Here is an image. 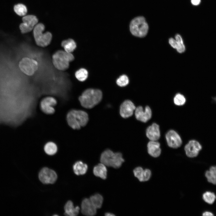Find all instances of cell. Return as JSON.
<instances>
[{"label":"cell","instance_id":"ac0fdd59","mask_svg":"<svg viewBox=\"0 0 216 216\" xmlns=\"http://www.w3.org/2000/svg\"><path fill=\"white\" fill-rule=\"evenodd\" d=\"M147 146L148 153L151 156L157 158L160 156L161 150L159 142L156 141H151L148 142Z\"/></svg>","mask_w":216,"mask_h":216},{"label":"cell","instance_id":"cb8c5ba5","mask_svg":"<svg viewBox=\"0 0 216 216\" xmlns=\"http://www.w3.org/2000/svg\"><path fill=\"white\" fill-rule=\"evenodd\" d=\"M45 152L49 155H52L55 154L57 151L58 148L56 144L52 141L46 142L44 147Z\"/></svg>","mask_w":216,"mask_h":216},{"label":"cell","instance_id":"9a60e30c","mask_svg":"<svg viewBox=\"0 0 216 216\" xmlns=\"http://www.w3.org/2000/svg\"><path fill=\"white\" fill-rule=\"evenodd\" d=\"M97 209L89 198H85L82 201L81 211L83 214L86 216H94L96 213Z\"/></svg>","mask_w":216,"mask_h":216},{"label":"cell","instance_id":"d4e9b609","mask_svg":"<svg viewBox=\"0 0 216 216\" xmlns=\"http://www.w3.org/2000/svg\"><path fill=\"white\" fill-rule=\"evenodd\" d=\"M89 199L97 209L101 207L103 202V198L101 195L96 194L91 196Z\"/></svg>","mask_w":216,"mask_h":216},{"label":"cell","instance_id":"9c48e42d","mask_svg":"<svg viewBox=\"0 0 216 216\" xmlns=\"http://www.w3.org/2000/svg\"><path fill=\"white\" fill-rule=\"evenodd\" d=\"M23 22L20 25V28L22 33H26L31 31L37 24L38 20L33 15L25 16L22 18Z\"/></svg>","mask_w":216,"mask_h":216},{"label":"cell","instance_id":"1f68e13d","mask_svg":"<svg viewBox=\"0 0 216 216\" xmlns=\"http://www.w3.org/2000/svg\"><path fill=\"white\" fill-rule=\"evenodd\" d=\"M169 44L173 48L176 49L178 47V43L176 39L170 38L169 39Z\"/></svg>","mask_w":216,"mask_h":216},{"label":"cell","instance_id":"ba28073f","mask_svg":"<svg viewBox=\"0 0 216 216\" xmlns=\"http://www.w3.org/2000/svg\"><path fill=\"white\" fill-rule=\"evenodd\" d=\"M56 99L52 96H47L43 98L39 104L41 111L46 115H52L55 112V107L57 105Z\"/></svg>","mask_w":216,"mask_h":216},{"label":"cell","instance_id":"4fadbf2b","mask_svg":"<svg viewBox=\"0 0 216 216\" xmlns=\"http://www.w3.org/2000/svg\"><path fill=\"white\" fill-rule=\"evenodd\" d=\"M136 108L135 105L131 101L125 100L120 106V115L123 118H129L133 115Z\"/></svg>","mask_w":216,"mask_h":216},{"label":"cell","instance_id":"e0dca14e","mask_svg":"<svg viewBox=\"0 0 216 216\" xmlns=\"http://www.w3.org/2000/svg\"><path fill=\"white\" fill-rule=\"evenodd\" d=\"M146 135L151 141H156L158 140L160 137L159 125L154 123L149 126L146 129Z\"/></svg>","mask_w":216,"mask_h":216},{"label":"cell","instance_id":"6da1fadb","mask_svg":"<svg viewBox=\"0 0 216 216\" xmlns=\"http://www.w3.org/2000/svg\"><path fill=\"white\" fill-rule=\"evenodd\" d=\"M68 126L73 130H79L87 124L88 116L87 113L80 110L72 109L69 110L66 116Z\"/></svg>","mask_w":216,"mask_h":216},{"label":"cell","instance_id":"7c38bea8","mask_svg":"<svg viewBox=\"0 0 216 216\" xmlns=\"http://www.w3.org/2000/svg\"><path fill=\"white\" fill-rule=\"evenodd\" d=\"M166 138L168 146L171 148H177L182 144L181 137L174 130L169 131L166 135Z\"/></svg>","mask_w":216,"mask_h":216},{"label":"cell","instance_id":"5b68a950","mask_svg":"<svg viewBox=\"0 0 216 216\" xmlns=\"http://www.w3.org/2000/svg\"><path fill=\"white\" fill-rule=\"evenodd\" d=\"M130 29L133 35L142 38L147 34L148 26L144 17L139 16L135 18L131 21Z\"/></svg>","mask_w":216,"mask_h":216},{"label":"cell","instance_id":"7a4b0ae2","mask_svg":"<svg viewBox=\"0 0 216 216\" xmlns=\"http://www.w3.org/2000/svg\"><path fill=\"white\" fill-rule=\"evenodd\" d=\"M102 93L99 89L88 88L85 90L79 98L80 103L83 107L92 108L101 100Z\"/></svg>","mask_w":216,"mask_h":216},{"label":"cell","instance_id":"f546056e","mask_svg":"<svg viewBox=\"0 0 216 216\" xmlns=\"http://www.w3.org/2000/svg\"><path fill=\"white\" fill-rule=\"evenodd\" d=\"M117 85L120 87H124L127 86L129 82L128 77L125 75L120 76L116 81Z\"/></svg>","mask_w":216,"mask_h":216},{"label":"cell","instance_id":"484cf974","mask_svg":"<svg viewBox=\"0 0 216 216\" xmlns=\"http://www.w3.org/2000/svg\"><path fill=\"white\" fill-rule=\"evenodd\" d=\"M202 198L203 200L207 203L212 204L216 199V196L213 192L207 191L203 194Z\"/></svg>","mask_w":216,"mask_h":216},{"label":"cell","instance_id":"d6a6232c","mask_svg":"<svg viewBox=\"0 0 216 216\" xmlns=\"http://www.w3.org/2000/svg\"><path fill=\"white\" fill-rule=\"evenodd\" d=\"M202 215L203 216H214V215L213 213L211 212L206 211L202 213Z\"/></svg>","mask_w":216,"mask_h":216},{"label":"cell","instance_id":"5bb4252c","mask_svg":"<svg viewBox=\"0 0 216 216\" xmlns=\"http://www.w3.org/2000/svg\"><path fill=\"white\" fill-rule=\"evenodd\" d=\"M135 115L136 118L137 120L143 122H146L151 118L152 111L148 106L145 107L144 110L142 106H139L136 108Z\"/></svg>","mask_w":216,"mask_h":216},{"label":"cell","instance_id":"836d02e7","mask_svg":"<svg viewBox=\"0 0 216 216\" xmlns=\"http://www.w3.org/2000/svg\"><path fill=\"white\" fill-rule=\"evenodd\" d=\"M192 4L194 5H197L200 3V0H191Z\"/></svg>","mask_w":216,"mask_h":216},{"label":"cell","instance_id":"8992f818","mask_svg":"<svg viewBox=\"0 0 216 216\" xmlns=\"http://www.w3.org/2000/svg\"><path fill=\"white\" fill-rule=\"evenodd\" d=\"M45 29L43 24L39 23L34 27L33 30L34 38L36 44L42 47H45L50 44L52 36L51 33L46 32L43 33Z\"/></svg>","mask_w":216,"mask_h":216},{"label":"cell","instance_id":"277c9868","mask_svg":"<svg viewBox=\"0 0 216 216\" xmlns=\"http://www.w3.org/2000/svg\"><path fill=\"white\" fill-rule=\"evenodd\" d=\"M74 59L71 53L65 51L59 50L52 55V63L54 67L57 69L64 71L69 67V63Z\"/></svg>","mask_w":216,"mask_h":216},{"label":"cell","instance_id":"52a82bcc","mask_svg":"<svg viewBox=\"0 0 216 216\" xmlns=\"http://www.w3.org/2000/svg\"><path fill=\"white\" fill-rule=\"evenodd\" d=\"M19 66L23 73L29 76L33 75L38 68L37 61L28 57L22 58L19 63Z\"/></svg>","mask_w":216,"mask_h":216},{"label":"cell","instance_id":"8fae6325","mask_svg":"<svg viewBox=\"0 0 216 216\" xmlns=\"http://www.w3.org/2000/svg\"><path fill=\"white\" fill-rule=\"evenodd\" d=\"M202 148L201 144L195 140L190 141L184 147L186 155L190 158L196 157Z\"/></svg>","mask_w":216,"mask_h":216},{"label":"cell","instance_id":"30bf717a","mask_svg":"<svg viewBox=\"0 0 216 216\" xmlns=\"http://www.w3.org/2000/svg\"><path fill=\"white\" fill-rule=\"evenodd\" d=\"M57 177V175L55 171L47 167L42 168L39 174L40 180L45 184L54 183Z\"/></svg>","mask_w":216,"mask_h":216},{"label":"cell","instance_id":"2e32d148","mask_svg":"<svg viewBox=\"0 0 216 216\" xmlns=\"http://www.w3.org/2000/svg\"><path fill=\"white\" fill-rule=\"evenodd\" d=\"M133 173L135 177L141 182L147 181L151 177V172L148 169L143 170L141 167H137L133 170Z\"/></svg>","mask_w":216,"mask_h":216},{"label":"cell","instance_id":"4dcf8cb0","mask_svg":"<svg viewBox=\"0 0 216 216\" xmlns=\"http://www.w3.org/2000/svg\"><path fill=\"white\" fill-rule=\"evenodd\" d=\"M174 102L175 104L178 106H182L184 105L186 99L182 94L178 93L176 94L174 98Z\"/></svg>","mask_w":216,"mask_h":216},{"label":"cell","instance_id":"d6986e66","mask_svg":"<svg viewBox=\"0 0 216 216\" xmlns=\"http://www.w3.org/2000/svg\"><path fill=\"white\" fill-rule=\"evenodd\" d=\"M94 175L102 179L106 178L107 175V170L105 166L101 163L95 166L93 170Z\"/></svg>","mask_w":216,"mask_h":216},{"label":"cell","instance_id":"7402d4cb","mask_svg":"<svg viewBox=\"0 0 216 216\" xmlns=\"http://www.w3.org/2000/svg\"><path fill=\"white\" fill-rule=\"evenodd\" d=\"M61 46L65 51L70 53L73 52L76 47V42L72 39L63 40L61 43Z\"/></svg>","mask_w":216,"mask_h":216},{"label":"cell","instance_id":"44dd1931","mask_svg":"<svg viewBox=\"0 0 216 216\" xmlns=\"http://www.w3.org/2000/svg\"><path fill=\"white\" fill-rule=\"evenodd\" d=\"M88 168L87 164L80 161H77L73 166L74 172L77 175L85 174L87 171Z\"/></svg>","mask_w":216,"mask_h":216},{"label":"cell","instance_id":"4316f807","mask_svg":"<svg viewBox=\"0 0 216 216\" xmlns=\"http://www.w3.org/2000/svg\"><path fill=\"white\" fill-rule=\"evenodd\" d=\"M88 75V71L84 68L79 69L75 73V76L76 78L81 82L85 81L87 79Z\"/></svg>","mask_w":216,"mask_h":216},{"label":"cell","instance_id":"3957f363","mask_svg":"<svg viewBox=\"0 0 216 216\" xmlns=\"http://www.w3.org/2000/svg\"><path fill=\"white\" fill-rule=\"evenodd\" d=\"M100 162L106 166L118 168L122 165L124 160L120 152H114L110 149H106L101 154Z\"/></svg>","mask_w":216,"mask_h":216},{"label":"cell","instance_id":"f1b7e54d","mask_svg":"<svg viewBox=\"0 0 216 216\" xmlns=\"http://www.w3.org/2000/svg\"><path fill=\"white\" fill-rule=\"evenodd\" d=\"M175 39L178 43V47L176 49L177 51L180 53L184 52L185 48L182 37L179 34H177L175 36Z\"/></svg>","mask_w":216,"mask_h":216},{"label":"cell","instance_id":"e575fe53","mask_svg":"<svg viewBox=\"0 0 216 216\" xmlns=\"http://www.w3.org/2000/svg\"><path fill=\"white\" fill-rule=\"evenodd\" d=\"M105 215L106 216H113L115 215L110 212H106L105 213Z\"/></svg>","mask_w":216,"mask_h":216},{"label":"cell","instance_id":"83f0119b","mask_svg":"<svg viewBox=\"0 0 216 216\" xmlns=\"http://www.w3.org/2000/svg\"><path fill=\"white\" fill-rule=\"evenodd\" d=\"M14 10L17 14L21 16H25L27 11L26 6L22 4L15 5L14 7Z\"/></svg>","mask_w":216,"mask_h":216},{"label":"cell","instance_id":"ffe728a7","mask_svg":"<svg viewBox=\"0 0 216 216\" xmlns=\"http://www.w3.org/2000/svg\"><path fill=\"white\" fill-rule=\"evenodd\" d=\"M64 209L65 211V215L76 216L79 214L80 208L78 206L74 207L72 202L71 201H68L65 205Z\"/></svg>","mask_w":216,"mask_h":216},{"label":"cell","instance_id":"603a6c76","mask_svg":"<svg viewBox=\"0 0 216 216\" xmlns=\"http://www.w3.org/2000/svg\"><path fill=\"white\" fill-rule=\"evenodd\" d=\"M205 176L209 182L216 185V166H211L206 170Z\"/></svg>","mask_w":216,"mask_h":216}]
</instances>
